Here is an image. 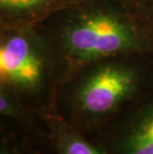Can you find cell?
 <instances>
[{
  "mask_svg": "<svg viewBox=\"0 0 153 154\" xmlns=\"http://www.w3.org/2000/svg\"><path fill=\"white\" fill-rule=\"evenodd\" d=\"M61 81L59 59L37 26L1 27L0 86L40 114L55 111Z\"/></svg>",
  "mask_w": 153,
  "mask_h": 154,
  "instance_id": "3",
  "label": "cell"
},
{
  "mask_svg": "<svg viewBox=\"0 0 153 154\" xmlns=\"http://www.w3.org/2000/svg\"><path fill=\"white\" fill-rule=\"evenodd\" d=\"M37 27L59 59L61 84L92 62L153 51V14L119 0H82Z\"/></svg>",
  "mask_w": 153,
  "mask_h": 154,
  "instance_id": "1",
  "label": "cell"
},
{
  "mask_svg": "<svg viewBox=\"0 0 153 154\" xmlns=\"http://www.w3.org/2000/svg\"><path fill=\"white\" fill-rule=\"evenodd\" d=\"M0 154H55L46 138L24 129L23 133L1 132Z\"/></svg>",
  "mask_w": 153,
  "mask_h": 154,
  "instance_id": "8",
  "label": "cell"
},
{
  "mask_svg": "<svg viewBox=\"0 0 153 154\" xmlns=\"http://www.w3.org/2000/svg\"><path fill=\"white\" fill-rule=\"evenodd\" d=\"M39 116L46 127V140L55 154H107L97 140L80 131L56 111Z\"/></svg>",
  "mask_w": 153,
  "mask_h": 154,
  "instance_id": "5",
  "label": "cell"
},
{
  "mask_svg": "<svg viewBox=\"0 0 153 154\" xmlns=\"http://www.w3.org/2000/svg\"><path fill=\"white\" fill-rule=\"evenodd\" d=\"M144 55L94 61L73 72L57 91L55 111L94 138L109 123L153 93V75Z\"/></svg>",
  "mask_w": 153,
  "mask_h": 154,
  "instance_id": "2",
  "label": "cell"
},
{
  "mask_svg": "<svg viewBox=\"0 0 153 154\" xmlns=\"http://www.w3.org/2000/svg\"><path fill=\"white\" fill-rule=\"evenodd\" d=\"M0 114L19 124L36 136L46 138V127L40 116L31 109L9 88L0 86Z\"/></svg>",
  "mask_w": 153,
  "mask_h": 154,
  "instance_id": "7",
  "label": "cell"
},
{
  "mask_svg": "<svg viewBox=\"0 0 153 154\" xmlns=\"http://www.w3.org/2000/svg\"><path fill=\"white\" fill-rule=\"evenodd\" d=\"M131 7L153 14V0H119Z\"/></svg>",
  "mask_w": 153,
  "mask_h": 154,
  "instance_id": "9",
  "label": "cell"
},
{
  "mask_svg": "<svg viewBox=\"0 0 153 154\" xmlns=\"http://www.w3.org/2000/svg\"><path fill=\"white\" fill-rule=\"evenodd\" d=\"M93 139L107 154H153V93L107 124Z\"/></svg>",
  "mask_w": 153,
  "mask_h": 154,
  "instance_id": "4",
  "label": "cell"
},
{
  "mask_svg": "<svg viewBox=\"0 0 153 154\" xmlns=\"http://www.w3.org/2000/svg\"><path fill=\"white\" fill-rule=\"evenodd\" d=\"M82 0H0L1 27L37 26Z\"/></svg>",
  "mask_w": 153,
  "mask_h": 154,
  "instance_id": "6",
  "label": "cell"
}]
</instances>
